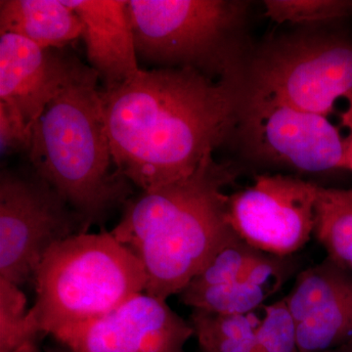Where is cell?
Segmentation results:
<instances>
[{
  "label": "cell",
  "mask_w": 352,
  "mask_h": 352,
  "mask_svg": "<svg viewBox=\"0 0 352 352\" xmlns=\"http://www.w3.org/2000/svg\"><path fill=\"white\" fill-rule=\"evenodd\" d=\"M100 97L116 168L142 191L193 175L239 120L233 76L192 67L141 69Z\"/></svg>",
  "instance_id": "6da1fadb"
},
{
  "label": "cell",
  "mask_w": 352,
  "mask_h": 352,
  "mask_svg": "<svg viewBox=\"0 0 352 352\" xmlns=\"http://www.w3.org/2000/svg\"><path fill=\"white\" fill-rule=\"evenodd\" d=\"M234 177L212 157L188 177L126 201L111 233L142 264L146 294L164 300L178 295L235 233L224 193Z\"/></svg>",
  "instance_id": "7a4b0ae2"
},
{
  "label": "cell",
  "mask_w": 352,
  "mask_h": 352,
  "mask_svg": "<svg viewBox=\"0 0 352 352\" xmlns=\"http://www.w3.org/2000/svg\"><path fill=\"white\" fill-rule=\"evenodd\" d=\"M98 80L91 69L46 106L28 152L34 173L82 217L87 232L131 193L129 180L113 170Z\"/></svg>",
  "instance_id": "3957f363"
},
{
  "label": "cell",
  "mask_w": 352,
  "mask_h": 352,
  "mask_svg": "<svg viewBox=\"0 0 352 352\" xmlns=\"http://www.w3.org/2000/svg\"><path fill=\"white\" fill-rule=\"evenodd\" d=\"M30 317L52 336L95 320L144 293L140 261L111 232L78 233L46 252L34 278Z\"/></svg>",
  "instance_id": "277c9868"
},
{
  "label": "cell",
  "mask_w": 352,
  "mask_h": 352,
  "mask_svg": "<svg viewBox=\"0 0 352 352\" xmlns=\"http://www.w3.org/2000/svg\"><path fill=\"white\" fill-rule=\"evenodd\" d=\"M244 7L227 0H127L138 56L232 76L231 41Z\"/></svg>",
  "instance_id": "5b68a950"
},
{
  "label": "cell",
  "mask_w": 352,
  "mask_h": 352,
  "mask_svg": "<svg viewBox=\"0 0 352 352\" xmlns=\"http://www.w3.org/2000/svg\"><path fill=\"white\" fill-rule=\"evenodd\" d=\"M252 92L328 118L340 99L352 107V43L300 36L273 44L252 67Z\"/></svg>",
  "instance_id": "8992f818"
},
{
  "label": "cell",
  "mask_w": 352,
  "mask_h": 352,
  "mask_svg": "<svg viewBox=\"0 0 352 352\" xmlns=\"http://www.w3.org/2000/svg\"><path fill=\"white\" fill-rule=\"evenodd\" d=\"M85 232L82 217L34 171H1L0 279L22 286L53 245Z\"/></svg>",
  "instance_id": "52a82bcc"
},
{
  "label": "cell",
  "mask_w": 352,
  "mask_h": 352,
  "mask_svg": "<svg viewBox=\"0 0 352 352\" xmlns=\"http://www.w3.org/2000/svg\"><path fill=\"white\" fill-rule=\"evenodd\" d=\"M319 186L293 175H256L247 188L228 195L227 223L258 251L293 256L314 235Z\"/></svg>",
  "instance_id": "ba28073f"
},
{
  "label": "cell",
  "mask_w": 352,
  "mask_h": 352,
  "mask_svg": "<svg viewBox=\"0 0 352 352\" xmlns=\"http://www.w3.org/2000/svg\"><path fill=\"white\" fill-rule=\"evenodd\" d=\"M239 113L245 143L263 161L305 173L342 170L344 138L328 118L252 91Z\"/></svg>",
  "instance_id": "9c48e42d"
},
{
  "label": "cell",
  "mask_w": 352,
  "mask_h": 352,
  "mask_svg": "<svg viewBox=\"0 0 352 352\" xmlns=\"http://www.w3.org/2000/svg\"><path fill=\"white\" fill-rule=\"evenodd\" d=\"M193 336L190 322L166 300L144 292L54 339L71 352H184Z\"/></svg>",
  "instance_id": "30bf717a"
},
{
  "label": "cell",
  "mask_w": 352,
  "mask_h": 352,
  "mask_svg": "<svg viewBox=\"0 0 352 352\" xmlns=\"http://www.w3.org/2000/svg\"><path fill=\"white\" fill-rule=\"evenodd\" d=\"M63 50L0 34V101L16 109L31 131L46 106L91 69Z\"/></svg>",
  "instance_id": "8fae6325"
},
{
  "label": "cell",
  "mask_w": 352,
  "mask_h": 352,
  "mask_svg": "<svg viewBox=\"0 0 352 352\" xmlns=\"http://www.w3.org/2000/svg\"><path fill=\"white\" fill-rule=\"evenodd\" d=\"M284 298L300 352H327L352 342V274L332 259L300 271Z\"/></svg>",
  "instance_id": "7c38bea8"
},
{
  "label": "cell",
  "mask_w": 352,
  "mask_h": 352,
  "mask_svg": "<svg viewBox=\"0 0 352 352\" xmlns=\"http://www.w3.org/2000/svg\"><path fill=\"white\" fill-rule=\"evenodd\" d=\"M82 24L89 67L111 89L138 75V52L134 43L127 0H63Z\"/></svg>",
  "instance_id": "4fadbf2b"
},
{
  "label": "cell",
  "mask_w": 352,
  "mask_h": 352,
  "mask_svg": "<svg viewBox=\"0 0 352 352\" xmlns=\"http://www.w3.org/2000/svg\"><path fill=\"white\" fill-rule=\"evenodd\" d=\"M293 256H278L261 252L238 281L203 289H183L180 302L192 309L219 314H252L281 288L296 270Z\"/></svg>",
  "instance_id": "5bb4252c"
},
{
  "label": "cell",
  "mask_w": 352,
  "mask_h": 352,
  "mask_svg": "<svg viewBox=\"0 0 352 352\" xmlns=\"http://www.w3.org/2000/svg\"><path fill=\"white\" fill-rule=\"evenodd\" d=\"M1 34L22 36L41 47L62 50L82 36V24L63 0H1Z\"/></svg>",
  "instance_id": "9a60e30c"
},
{
  "label": "cell",
  "mask_w": 352,
  "mask_h": 352,
  "mask_svg": "<svg viewBox=\"0 0 352 352\" xmlns=\"http://www.w3.org/2000/svg\"><path fill=\"white\" fill-rule=\"evenodd\" d=\"M314 237L327 258L352 274V189L319 186Z\"/></svg>",
  "instance_id": "2e32d148"
},
{
  "label": "cell",
  "mask_w": 352,
  "mask_h": 352,
  "mask_svg": "<svg viewBox=\"0 0 352 352\" xmlns=\"http://www.w3.org/2000/svg\"><path fill=\"white\" fill-rule=\"evenodd\" d=\"M261 321L254 312L219 314L198 309H192L189 320L199 349L205 352H258Z\"/></svg>",
  "instance_id": "e0dca14e"
},
{
  "label": "cell",
  "mask_w": 352,
  "mask_h": 352,
  "mask_svg": "<svg viewBox=\"0 0 352 352\" xmlns=\"http://www.w3.org/2000/svg\"><path fill=\"white\" fill-rule=\"evenodd\" d=\"M41 335L20 286L0 279V352H38Z\"/></svg>",
  "instance_id": "ac0fdd59"
},
{
  "label": "cell",
  "mask_w": 352,
  "mask_h": 352,
  "mask_svg": "<svg viewBox=\"0 0 352 352\" xmlns=\"http://www.w3.org/2000/svg\"><path fill=\"white\" fill-rule=\"evenodd\" d=\"M264 16L283 24H323L352 13L349 0H265Z\"/></svg>",
  "instance_id": "d6986e66"
},
{
  "label": "cell",
  "mask_w": 352,
  "mask_h": 352,
  "mask_svg": "<svg viewBox=\"0 0 352 352\" xmlns=\"http://www.w3.org/2000/svg\"><path fill=\"white\" fill-rule=\"evenodd\" d=\"M263 307L256 333L258 352H300L295 320L285 298Z\"/></svg>",
  "instance_id": "ffe728a7"
},
{
  "label": "cell",
  "mask_w": 352,
  "mask_h": 352,
  "mask_svg": "<svg viewBox=\"0 0 352 352\" xmlns=\"http://www.w3.org/2000/svg\"><path fill=\"white\" fill-rule=\"evenodd\" d=\"M32 131L22 115L8 104L0 101V147L1 154L29 152Z\"/></svg>",
  "instance_id": "44dd1931"
},
{
  "label": "cell",
  "mask_w": 352,
  "mask_h": 352,
  "mask_svg": "<svg viewBox=\"0 0 352 352\" xmlns=\"http://www.w3.org/2000/svg\"><path fill=\"white\" fill-rule=\"evenodd\" d=\"M342 170H347L352 173V133H349L344 138Z\"/></svg>",
  "instance_id": "7402d4cb"
},
{
  "label": "cell",
  "mask_w": 352,
  "mask_h": 352,
  "mask_svg": "<svg viewBox=\"0 0 352 352\" xmlns=\"http://www.w3.org/2000/svg\"><path fill=\"white\" fill-rule=\"evenodd\" d=\"M342 126L349 129V133H352V107L347 109L340 115Z\"/></svg>",
  "instance_id": "603a6c76"
},
{
  "label": "cell",
  "mask_w": 352,
  "mask_h": 352,
  "mask_svg": "<svg viewBox=\"0 0 352 352\" xmlns=\"http://www.w3.org/2000/svg\"><path fill=\"white\" fill-rule=\"evenodd\" d=\"M44 352H71L68 349L62 346V344H58V346H52L46 347Z\"/></svg>",
  "instance_id": "cb8c5ba5"
},
{
  "label": "cell",
  "mask_w": 352,
  "mask_h": 352,
  "mask_svg": "<svg viewBox=\"0 0 352 352\" xmlns=\"http://www.w3.org/2000/svg\"><path fill=\"white\" fill-rule=\"evenodd\" d=\"M327 352H352V342Z\"/></svg>",
  "instance_id": "d4e9b609"
},
{
  "label": "cell",
  "mask_w": 352,
  "mask_h": 352,
  "mask_svg": "<svg viewBox=\"0 0 352 352\" xmlns=\"http://www.w3.org/2000/svg\"><path fill=\"white\" fill-rule=\"evenodd\" d=\"M197 352H205V351H201V349H198V351H197Z\"/></svg>",
  "instance_id": "484cf974"
}]
</instances>
